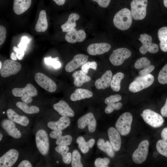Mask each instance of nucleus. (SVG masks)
Here are the masks:
<instances>
[{
  "mask_svg": "<svg viewBox=\"0 0 167 167\" xmlns=\"http://www.w3.org/2000/svg\"><path fill=\"white\" fill-rule=\"evenodd\" d=\"M55 151L60 154L62 157L63 162L66 164H70L72 159V154L68 152L69 149L67 146L58 145L55 148Z\"/></svg>",
  "mask_w": 167,
  "mask_h": 167,
  "instance_id": "29",
  "label": "nucleus"
},
{
  "mask_svg": "<svg viewBox=\"0 0 167 167\" xmlns=\"http://www.w3.org/2000/svg\"><path fill=\"white\" fill-rule=\"evenodd\" d=\"M3 138V135L2 133H0V141H1Z\"/></svg>",
  "mask_w": 167,
  "mask_h": 167,
  "instance_id": "59",
  "label": "nucleus"
},
{
  "mask_svg": "<svg viewBox=\"0 0 167 167\" xmlns=\"http://www.w3.org/2000/svg\"><path fill=\"white\" fill-rule=\"evenodd\" d=\"M88 56L82 54L75 55L73 59L68 62L65 67L66 71L72 72L86 63L88 60Z\"/></svg>",
  "mask_w": 167,
  "mask_h": 167,
  "instance_id": "14",
  "label": "nucleus"
},
{
  "mask_svg": "<svg viewBox=\"0 0 167 167\" xmlns=\"http://www.w3.org/2000/svg\"><path fill=\"white\" fill-rule=\"evenodd\" d=\"M48 28V23L46 12L45 10H42L39 13L38 19L35 26L36 31L39 32H44Z\"/></svg>",
  "mask_w": 167,
  "mask_h": 167,
  "instance_id": "27",
  "label": "nucleus"
},
{
  "mask_svg": "<svg viewBox=\"0 0 167 167\" xmlns=\"http://www.w3.org/2000/svg\"><path fill=\"white\" fill-rule=\"evenodd\" d=\"M58 57L52 58L50 57L44 58L45 63L48 65L52 66L55 69L60 68L61 66V64L59 61Z\"/></svg>",
  "mask_w": 167,
  "mask_h": 167,
  "instance_id": "40",
  "label": "nucleus"
},
{
  "mask_svg": "<svg viewBox=\"0 0 167 167\" xmlns=\"http://www.w3.org/2000/svg\"><path fill=\"white\" fill-rule=\"evenodd\" d=\"M149 145V141L147 140L140 143L132 155V159L134 162L141 164L145 161L148 154Z\"/></svg>",
  "mask_w": 167,
  "mask_h": 167,
  "instance_id": "8",
  "label": "nucleus"
},
{
  "mask_svg": "<svg viewBox=\"0 0 167 167\" xmlns=\"http://www.w3.org/2000/svg\"><path fill=\"white\" fill-rule=\"evenodd\" d=\"M79 18V15L76 13L70 14L67 21L61 26L62 31L67 32L74 28L76 26V21L78 20Z\"/></svg>",
  "mask_w": 167,
  "mask_h": 167,
  "instance_id": "28",
  "label": "nucleus"
},
{
  "mask_svg": "<svg viewBox=\"0 0 167 167\" xmlns=\"http://www.w3.org/2000/svg\"><path fill=\"white\" fill-rule=\"evenodd\" d=\"M70 124V120L68 117L62 116L58 121L49 122L47 126L52 130L62 131L68 127Z\"/></svg>",
  "mask_w": 167,
  "mask_h": 167,
  "instance_id": "21",
  "label": "nucleus"
},
{
  "mask_svg": "<svg viewBox=\"0 0 167 167\" xmlns=\"http://www.w3.org/2000/svg\"><path fill=\"white\" fill-rule=\"evenodd\" d=\"M122 105V103L120 102L108 104L105 109V112L107 114L111 113L115 110H118L120 109Z\"/></svg>",
  "mask_w": 167,
  "mask_h": 167,
  "instance_id": "41",
  "label": "nucleus"
},
{
  "mask_svg": "<svg viewBox=\"0 0 167 167\" xmlns=\"http://www.w3.org/2000/svg\"><path fill=\"white\" fill-rule=\"evenodd\" d=\"M32 166L31 163L27 160L22 161L18 166V167H32Z\"/></svg>",
  "mask_w": 167,
  "mask_h": 167,
  "instance_id": "51",
  "label": "nucleus"
},
{
  "mask_svg": "<svg viewBox=\"0 0 167 167\" xmlns=\"http://www.w3.org/2000/svg\"><path fill=\"white\" fill-rule=\"evenodd\" d=\"M21 68L19 62L14 60L7 59L3 62L0 69V74L4 78L9 77L17 73Z\"/></svg>",
  "mask_w": 167,
  "mask_h": 167,
  "instance_id": "7",
  "label": "nucleus"
},
{
  "mask_svg": "<svg viewBox=\"0 0 167 167\" xmlns=\"http://www.w3.org/2000/svg\"><path fill=\"white\" fill-rule=\"evenodd\" d=\"M34 79L39 85L48 92H54L57 89V87L55 83L44 74L40 72L36 73Z\"/></svg>",
  "mask_w": 167,
  "mask_h": 167,
  "instance_id": "10",
  "label": "nucleus"
},
{
  "mask_svg": "<svg viewBox=\"0 0 167 167\" xmlns=\"http://www.w3.org/2000/svg\"><path fill=\"white\" fill-rule=\"evenodd\" d=\"M155 68L154 65H150L147 67L144 68L143 69L139 72V74L140 76H143L149 74Z\"/></svg>",
  "mask_w": 167,
  "mask_h": 167,
  "instance_id": "47",
  "label": "nucleus"
},
{
  "mask_svg": "<svg viewBox=\"0 0 167 167\" xmlns=\"http://www.w3.org/2000/svg\"><path fill=\"white\" fill-rule=\"evenodd\" d=\"M131 53L126 48H120L113 51L109 57V60L114 66H118L122 64L125 60L129 58Z\"/></svg>",
  "mask_w": 167,
  "mask_h": 167,
  "instance_id": "11",
  "label": "nucleus"
},
{
  "mask_svg": "<svg viewBox=\"0 0 167 167\" xmlns=\"http://www.w3.org/2000/svg\"><path fill=\"white\" fill-rule=\"evenodd\" d=\"M35 142L36 147L42 155L45 156L48 153L49 144V137L46 132L41 129L36 132L35 135Z\"/></svg>",
  "mask_w": 167,
  "mask_h": 167,
  "instance_id": "5",
  "label": "nucleus"
},
{
  "mask_svg": "<svg viewBox=\"0 0 167 167\" xmlns=\"http://www.w3.org/2000/svg\"><path fill=\"white\" fill-rule=\"evenodd\" d=\"M97 145L100 150L105 152L110 157L112 158L114 156V150L109 141H107L105 142L103 139H99L97 142Z\"/></svg>",
  "mask_w": 167,
  "mask_h": 167,
  "instance_id": "31",
  "label": "nucleus"
},
{
  "mask_svg": "<svg viewBox=\"0 0 167 167\" xmlns=\"http://www.w3.org/2000/svg\"><path fill=\"white\" fill-rule=\"evenodd\" d=\"M163 3L165 6L167 8V0H163Z\"/></svg>",
  "mask_w": 167,
  "mask_h": 167,
  "instance_id": "58",
  "label": "nucleus"
},
{
  "mask_svg": "<svg viewBox=\"0 0 167 167\" xmlns=\"http://www.w3.org/2000/svg\"><path fill=\"white\" fill-rule=\"evenodd\" d=\"M13 49L16 53V55L17 59L20 60H22L24 56V51L14 46Z\"/></svg>",
  "mask_w": 167,
  "mask_h": 167,
  "instance_id": "48",
  "label": "nucleus"
},
{
  "mask_svg": "<svg viewBox=\"0 0 167 167\" xmlns=\"http://www.w3.org/2000/svg\"><path fill=\"white\" fill-rule=\"evenodd\" d=\"M74 78V84L77 87L81 86L85 83L89 81L91 77L82 70L75 71L72 74Z\"/></svg>",
  "mask_w": 167,
  "mask_h": 167,
  "instance_id": "25",
  "label": "nucleus"
},
{
  "mask_svg": "<svg viewBox=\"0 0 167 167\" xmlns=\"http://www.w3.org/2000/svg\"><path fill=\"white\" fill-rule=\"evenodd\" d=\"M140 115H141V116L142 117V115H143L142 113H141V114H140Z\"/></svg>",
  "mask_w": 167,
  "mask_h": 167,
  "instance_id": "61",
  "label": "nucleus"
},
{
  "mask_svg": "<svg viewBox=\"0 0 167 167\" xmlns=\"http://www.w3.org/2000/svg\"><path fill=\"white\" fill-rule=\"evenodd\" d=\"M81 156L79 152L77 150H74L72 153L71 165L72 167H83L81 161Z\"/></svg>",
  "mask_w": 167,
  "mask_h": 167,
  "instance_id": "35",
  "label": "nucleus"
},
{
  "mask_svg": "<svg viewBox=\"0 0 167 167\" xmlns=\"http://www.w3.org/2000/svg\"><path fill=\"white\" fill-rule=\"evenodd\" d=\"M14 96L15 97H34L38 94L36 89L31 84H27L24 88H15L12 91Z\"/></svg>",
  "mask_w": 167,
  "mask_h": 167,
  "instance_id": "15",
  "label": "nucleus"
},
{
  "mask_svg": "<svg viewBox=\"0 0 167 167\" xmlns=\"http://www.w3.org/2000/svg\"><path fill=\"white\" fill-rule=\"evenodd\" d=\"M2 128L11 136L15 139H19L21 136L20 131L16 128L14 122L7 119H4L1 122Z\"/></svg>",
  "mask_w": 167,
  "mask_h": 167,
  "instance_id": "16",
  "label": "nucleus"
},
{
  "mask_svg": "<svg viewBox=\"0 0 167 167\" xmlns=\"http://www.w3.org/2000/svg\"><path fill=\"white\" fill-rule=\"evenodd\" d=\"M32 0H14L13 10L17 15L21 14L30 6Z\"/></svg>",
  "mask_w": 167,
  "mask_h": 167,
  "instance_id": "24",
  "label": "nucleus"
},
{
  "mask_svg": "<svg viewBox=\"0 0 167 167\" xmlns=\"http://www.w3.org/2000/svg\"><path fill=\"white\" fill-rule=\"evenodd\" d=\"M54 109L59 114L62 116L73 117L75 113L68 104L63 100H60L58 102L53 105Z\"/></svg>",
  "mask_w": 167,
  "mask_h": 167,
  "instance_id": "20",
  "label": "nucleus"
},
{
  "mask_svg": "<svg viewBox=\"0 0 167 167\" xmlns=\"http://www.w3.org/2000/svg\"><path fill=\"white\" fill-rule=\"evenodd\" d=\"M124 77L123 73L118 72L112 77L110 87L115 92L119 91L121 88V82Z\"/></svg>",
  "mask_w": 167,
  "mask_h": 167,
  "instance_id": "34",
  "label": "nucleus"
},
{
  "mask_svg": "<svg viewBox=\"0 0 167 167\" xmlns=\"http://www.w3.org/2000/svg\"><path fill=\"white\" fill-rule=\"evenodd\" d=\"M110 162V159L108 158H98L95 160L94 164L96 167H108Z\"/></svg>",
  "mask_w": 167,
  "mask_h": 167,
  "instance_id": "42",
  "label": "nucleus"
},
{
  "mask_svg": "<svg viewBox=\"0 0 167 167\" xmlns=\"http://www.w3.org/2000/svg\"><path fill=\"white\" fill-rule=\"evenodd\" d=\"M161 113L163 116L167 117V98L164 105L161 110Z\"/></svg>",
  "mask_w": 167,
  "mask_h": 167,
  "instance_id": "52",
  "label": "nucleus"
},
{
  "mask_svg": "<svg viewBox=\"0 0 167 167\" xmlns=\"http://www.w3.org/2000/svg\"><path fill=\"white\" fill-rule=\"evenodd\" d=\"M148 0H133L131 4V13L136 20L144 19L146 15Z\"/></svg>",
  "mask_w": 167,
  "mask_h": 167,
  "instance_id": "4",
  "label": "nucleus"
},
{
  "mask_svg": "<svg viewBox=\"0 0 167 167\" xmlns=\"http://www.w3.org/2000/svg\"><path fill=\"white\" fill-rule=\"evenodd\" d=\"M96 2L101 7L106 8L109 5L111 0H92Z\"/></svg>",
  "mask_w": 167,
  "mask_h": 167,
  "instance_id": "50",
  "label": "nucleus"
},
{
  "mask_svg": "<svg viewBox=\"0 0 167 167\" xmlns=\"http://www.w3.org/2000/svg\"><path fill=\"white\" fill-rule=\"evenodd\" d=\"M92 93L90 91L85 89H76L70 96V98L72 101H76L91 97Z\"/></svg>",
  "mask_w": 167,
  "mask_h": 167,
  "instance_id": "26",
  "label": "nucleus"
},
{
  "mask_svg": "<svg viewBox=\"0 0 167 167\" xmlns=\"http://www.w3.org/2000/svg\"><path fill=\"white\" fill-rule=\"evenodd\" d=\"M62 131L53 130L50 133L49 135L51 138L57 139L62 136Z\"/></svg>",
  "mask_w": 167,
  "mask_h": 167,
  "instance_id": "49",
  "label": "nucleus"
},
{
  "mask_svg": "<svg viewBox=\"0 0 167 167\" xmlns=\"http://www.w3.org/2000/svg\"><path fill=\"white\" fill-rule=\"evenodd\" d=\"M154 80L153 76L151 74L137 77L130 84L129 90L132 92H139L146 88L153 83Z\"/></svg>",
  "mask_w": 167,
  "mask_h": 167,
  "instance_id": "2",
  "label": "nucleus"
},
{
  "mask_svg": "<svg viewBox=\"0 0 167 167\" xmlns=\"http://www.w3.org/2000/svg\"><path fill=\"white\" fill-rule=\"evenodd\" d=\"M151 65L150 61L146 57H142L138 59L135 64V67L137 69L144 68Z\"/></svg>",
  "mask_w": 167,
  "mask_h": 167,
  "instance_id": "38",
  "label": "nucleus"
},
{
  "mask_svg": "<svg viewBox=\"0 0 167 167\" xmlns=\"http://www.w3.org/2000/svg\"><path fill=\"white\" fill-rule=\"evenodd\" d=\"M97 66V63L94 61L87 62L83 65L81 67V70L86 74L88 73L89 69L96 71Z\"/></svg>",
  "mask_w": 167,
  "mask_h": 167,
  "instance_id": "43",
  "label": "nucleus"
},
{
  "mask_svg": "<svg viewBox=\"0 0 167 167\" xmlns=\"http://www.w3.org/2000/svg\"><path fill=\"white\" fill-rule=\"evenodd\" d=\"M2 65L1 61L0 62V69H1L2 67Z\"/></svg>",
  "mask_w": 167,
  "mask_h": 167,
  "instance_id": "60",
  "label": "nucleus"
},
{
  "mask_svg": "<svg viewBox=\"0 0 167 167\" xmlns=\"http://www.w3.org/2000/svg\"><path fill=\"white\" fill-rule=\"evenodd\" d=\"M122 98L121 96L119 94L112 95L105 99V103L107 105L115 103L121 101Z\"/></svg>",
  "mask_w": 167,
  "mask_h": 167,
  "instance_id": "44",
  "label": "nucleus"
},
{
  "mask_svg": "<svg viewBox=\"0 0 167 167\" xmlns=\"http://www.w3.org/2000/svg\"><path fill=\"white\" fill-rule=\"evenodd\" d=\"M78 127L80 129H83L88 126L89 131L91 133L94 132L96 129V122L93 113H88L80 118L77 122Z\"/></svg>",
  "mask_w": 167,
  "mask_h": 167,
  "instance_id": "12",
  "label": "nucleus"
},
{
  "mask_svg": "<svg viewBox=\"0 0 167 167\" xmlns=\"http://www.w3.org/2000/svg\"><path fill=\"white\" fill-rule=\"evenodd\" d=\"M6 30L5 27L3 26H0V45L3 44L5 42L6 37Z\"/></svg>",
  "mask_w": 167,
  "mask_h": 167,
  "instance_id": "46",
  "label": "nucleus"
},
{
  "mask_svg": "<svg viewBox=\"0 0 167 167\" xmlns=\"http://www.w3.org/2000/svg\"><path fill=\"white\" fill-rule=\"evenodd\" d=\"M139 40L142 44L139 48L141 54H145L147 52L151 53H156L158 52V46L157 44L152 43V38L150 35L146 33L141 34Z\"/></svg>",
  "mask_w": 167,
  "mask_h": 167,
  "instance_id": "9",
  "label": "nucleus"
},
{
  "mask_svg": "<svg viewBox=\"0 0 167 167\" xmlns=\"http://www.w3.org/2000/svg\"><path fill=\"white\" fill-rule=\"evenodd\" d=\"M19 155L18 151L15 149H11L0 158V167H11L17 161Z\"/></svg>",
  "mask_w": 167,
  "mask_h": 167,
  "instance_id": "13",
  "label": "nucleus"
},
{
  "mask_svg": "<svg viewBox=\"0 0 167 167\" xmlns=\"http://www.w3.org/2000/svg\"><path fill=\"white\" fill-rule=\"evenodd\" d=\"M142 117L148 124L154 128H158L162 126L164 122L163 117L159 114L149 109L143 111Z\"/></svg>",
  "mask_w": 167,
  "mask_h": 167,
  "instance_id": "6",
  "label": "nucleus"
},
{
  "mask_svg": "<svg viewBox=\"0 0 167 167\" xmlns=\"http://www.w3.org/2000/svg\"><path fill=\"white\" fill-rule=\"evenodd\" d=\"M158 36L160 41V47L164 52H167V27H164L159 29Z\"/></svg>",
  "mask_w": 167,
  "mask_h": 167,
  "instance_id": "32",
  "label": "nucleus"
},
{
  "mask_svg": "<svg viewBox=\"0 0 167 167\" xmlns=\"http://www.w3.org/2000/svg\"><path fill=\"white\" fill-rule=\"evenodd\" d=\"M6 113L9 119L22 126H26L29 123V120L26 116L19 115L12 109H7Z\"/></svg>",
  "mask_w": 167,
  "mask_h": 167,
  "instance_id": "23",
  "label": "nucleus"
},
{
  "mask_svg": "<svg viewBox=\"0 0 167 167\" xmlns=\"http://www.w3.org/2000/svg\"><path fill=\"white\" fill-rule=\"evenodd\" d=\"M157 151L161 155L167 157V142L164 139L158 140L156 144Z\"/></svg>",
  "mask_w": 167,
  "mask_h": 167,
  "instance_id": "36",
  "label": "nucleus"
},
{
  "mask_svg": "<svg viewBox=\"0 0 167 167\" xmlns=\"http://www.w3.org/2000/svg\"><path fill=\"white\" fill-rule=\"evenodd\" d=\"M21 100L23 102L28 104L31 103L32 101V97L29 96L22 97Z\"/></svg>",
  "mask_w": 167,
  "mask_h": 167,
  "instance_id": "53",
  "label": "nucleus"
},
{
  "mask_svg": "<svg viewBox=\"0 0 167 167\" xmlns=\"http://www.w3.org/2000/svg\"><path fill=\"white\" fill-rule=\"evenodd\" d=\"M16 106L24 113L28 114L36 113L40 111L39 108L36 106H29L28 104L23 102L18 101L16 104Z\"/></svg>",
  "mask_w": 167,
  "mask_h": 167,
  "instance_id": "33",
  "label": "nucleus"
},
{
  "mask_svg": "<svg viewBox=\"0 0 167 167\" xmlns=\"http://www.w3.org/2000/svg\"><path fill=\"white\" fill-rule=\"evenodd\" d=\"M158 80L161 84H167V64L160 71L158 76Z\"/></svg>",
  "mask_w": 167,
  "mask_h": 167,
  "instance_id": "39",
  "label": "nucleus"
},
{
  "mask_svg": "<svg viewBox=\"0 0 167 167\" xmlns=\"http://www.w3.org/2000/svg\"><path fill=\"white\" fill-rule=\"evenodd\" d=\"M111 47L110 45L107 43H94L88 46L87 51L89 54L92 55H101L108 51Z\"/></svg>",
  "mask_w": 167,
  "mask_h": 167,
  "instance_id": "17",
  "label": "nucleus"
},
{
  "mask_svg": "<svg viewBox=\"0 0 167 167\" xmlns=\"http://www.w3.org/2000/svg\"><path fill=\"white\" fill-rule=\"evenodd\" d=\"M159 152L157 151H155L153 154V156L154 158H156L159 155Z\"/></svg>",
  "mask_w": 167,
  "mask_h": 167,
  "instance_id": "57",
  "label": "nucleus"
},
{
  "mask_svg": "<svg viewBox=\"0 0 167 167\" xmlns=\"http://www.w3.org/2000/svg\"><path fill=\"white\" fill-rule=\"evenodd\" d=\"M10 58L12 60L15 61L16 60L17 58L16 54H15L14 52H13L11 53L10 55Z\"/></svg>",
  "mask_w": 167,
  "mask_h": 167,
  "instance_id": "56",
  "label": "nucleus"
},
{
  "mask_svg": "<svg viewBox=\"0 0 167 167\" xmlns=\"http://www.w3.org/2000/svg\"><path fill=\"white\" fill-rule=\"evenodd\" d=\"M72 140V138L70 135L61 136L56 139V143L57 145L68 146L71 144Z\"/></svg>",
  "mask_w": 167,
  "mask_h": 167,
  "instance_id": "37",
  "label": "nucleus"
},
{
  "mask_svg": "<svg viewBox=\"0 0 167 167\" xmlns=\"http://www.w3.org/2000/svg\"><path fill=\"white\" fill-rule=\"evenodd\" d=\"M29 42V40L27 37L23 36L21 38L20 42L18 45V48L22 50L25 51Z\"/></svg>",
  "mask_w": 167,
  "mask_h": 167,
  "instance_id": "45",
  "label": "nucleus"
},
{
  "mask_svg": "<svg viewBox=\"0 0 167 167\" xmlns=\"http://www.w3.org/2000/svg\"><path fill=\"white\" fill-rule=\"evenodd\" d=\"M132 120L131 114L128 112L123 113L118 118L115 126L116 129L121 135L125 136L129 133Z\"/></svg>",
  "mask_w": 167,
  "mask_h": 167,
  "instance_id": "3",
  "label": "nucleus"
},
{
  "mask_svg": "<svg viewBox=\"0 0 167 167\" xmlns=\"http://www.w3.org/2000/svg\"><path fill=\"white\" fill-rule=\"evenodd\" d=\"M58 5L62 6L63 5L66 0H53Z\"/></svg>",
  "mask_w": 167,
  "mask_h": 167,
  "instance_id": "55",
  "label": "nucleus"
},
{
  "mask_svg": "<svg viewBox=\"0 0 167 167\" xmlns=\"http://www.w3.org/2000/svg\"><path fill=\"white\" fill-rule=\"evenodd\" d=\"M108 135L114 151H119L121 147V140L118 131L113 127H110L108 129Z\"/></svg>",
  "mask_w": 167,
  "mask_h": 167,
  "instance_id": "19",
  "label": "nucleus"
},
{
  "mask_svg": "<svg viewBox=\"0 0 167 167\" xmlns=\"http://www.w3.org/2000/svg\"><path fill=\"white\" fill-rule=\"evenodd\" d=\"M86 37V34L84 30L80 29L77 30L74 28L66 34L65 38L67 42L74 43L84 41Z\"/></svg>",
  "mask_w": 167,
  "mask_h": 167,
  "instance_id": "18",
  "label": "nucleus"
},
{
  "mask_svg": "<svg viewBox=\"0 0 167 167\" xmlns=\"http://www.w3.org/2000/svg\"><path fill=\"white\" fill-rule=\"evenodd\" d=\"M76 142L82 152L85 154L89 151L90 148H92L93 147L95 140L94 139L92 138L86 142L83 137L79 136L77 139Z\"/></svg>",
  "mask_w": 167,
  "mask_h": 167,
  "instance_id": "30",
  "label": "nucleus"
},
{
  "mask_svg": "<svg viewBox=\"0 0 167 167\" xmlns=\"http://www.w3.org/2000/svg\"><path fill=\"white\" fill-rule=\"evenodd\" d=\"M161 135L163 139L167 142V127L164 128L162 130Z\"/></svg>",
  "mask_w": 167,
  "mask_h": 167,
  "instance_id": "54",
  "label": "nucleus"
},
{
  "mask_svg": "<svg viewBox=\"0 0 167 167\" xmlns=\"http://www.w3.org/2000/svg\"><path fill=\"white\" fill-rule=\"evenodd\" d=\"M112 73L110 70L106 71L102 76L95 82V86L98 89H105L110 86Z\"/></svg>",
  "mask_w": 167,
  "mask_h": 167,
  "instance_id": "22",
  "label": "nucleus"
},
{
  "mask_svg": "<svg viewBox=\"0 0 167 167\" xmlns=\"http://www.w3.org/2000/svg\"><path fill=\"white\" fill-rule=\"evenodd\" d=\"M130 10L124 8L118 12L114 15L113 23L114 26L121 30L128 29L132 23V17Z\"/></svg>",
  "mask_w": 167,
  "mask_h": 167,
  "instance_id": "1",
  "label": "nucleus"
},
{
  "mask_svg": "<svg viewBox=\"0 0 167 167\" xmlns=\"http://www.w3.org/2000/svg\"><path fill=\"white\" fill-rule=\"evenodd\" d=\"M56 162H57V163H58V162L57 161H56Z\"/></svg>",
  "mask_w": 167,
  "mask_h": 167,
  "instance_id": "62",
  "label": "nucleus"
}]
</instances>
